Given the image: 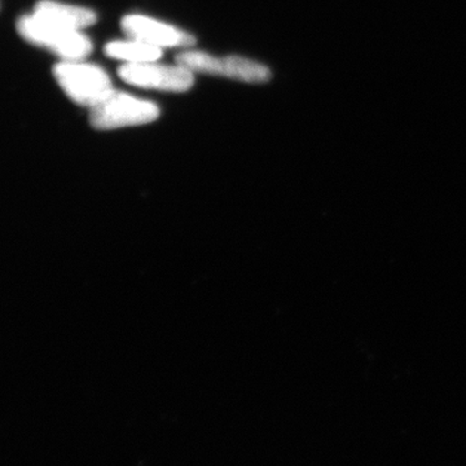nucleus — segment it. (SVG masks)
I'll return each mask as SVG.
<instances>
[{"mask_svg": "<svg viewBox=\"0 0 466 466\" xmlns=\"http://www.w3.org/2000/svg\"><path fill=\"white\" fill-rule=\"evenodd\" d=\"M17 32L25 41L47 48L64 60L79 61L92 51V43L85 34L55 25L34 14L17 21Z\"/></svg>", "mask_w": 466, "mask_h": 466, "instance_id": "obj_1", "label": "nucleus"}, {"mask_svg": "<svg viewBox=\"0 0 466 466\" xmlns=\"http://www.w3.org/2000/svg\"><path fill=\"white\" fill-rule=\"evenodd\" d=\"M159 116L157 106L113 90L92 106L90 122L97 130H116L126 126L149 124Z\"/></svg>", "mask_w": 466, "mask_h": 466, "instance_id": "obj_2", "label": "nucleus"}, {"mask_svg": "<svg viewBox=\"0 0 466 466\" xmlns=\"http://www.w3.org/2000/svg\"><path fill=\"white\" fill-rule=\"evenodd\" d=\"M57 84L67 96L79 106H92L113 91L109 76L101 67L91 64L66 61L54 67Z\"/></svg>", "mask_w": 466, "mask_h": 466, "instance_id": "obj_3", "label": "nucleus"}, {"mask_svg": "<svg viewBox=\"0 0 466 466\" xmlns=\"http://www.w3.org/2000/svg\"><path fill=\"white\" fill-rule=\"evenodd\" d=\"M175 60L191 72L222 76L238 81L259 84L271 78L268 67L238 56L216 57L201 51H187L177 55Z\"/></svg>", "mask_w": 466, "mask_h": 466, "instance_id": "obj_4", "label": "nucleus"}, {"mask_svg": "<svg viewBox=\"0 0 466 466\" xmlns=\"http://www.w3.org/2000/svg\"><path fill=\"white\" fill-rule=\"evenodd\" d=\"M118 75L127 84L152 90L184 92L193 86V72L177 64L165 66L150 63H127L119 67Z\"/></svg>", "mask_w": 466, "mask_h": 466, "instance_id": "obj_5", "label": "nucleus"}, {"mask_svg": "<svg viewBox=\"0 0 466 466\" xmlns=\"http://www.w3.org/2000/svg\"><path fill=\"white\" fill-rule=\"evenodd\" d=\"M121 26L131 39L149 43L159 48L188 47L195 45L191 34L139 15L124 17Z\"/></svg>", "mask_w": 466, "mask_h": 466, "instance_id": "obj_6", "label": "nucleus"}, {"mask_svg": "<svg viewBox=\"0 0 466 466\" xmlns=\"http://www.w3.org/2000/svg\"><path fill=\"white\" fill-rule=\"evenodd\" d=\"M34 15L55 25L78 32L96 23V15L91 9L63 5L54 0H41L36 3Z\"/></svg>", "mask_w": 466, "mask_h": 466, "instance_id": "obj_7", "label": "nucleus"}, {"mask_svg": "<svg viewBox=\"0 0 466 466\" xmlns=\"http://www.w3.org/2000/svg\"><path fill=\"white\" fill-rule=\"evenodd\" d=\"M106 54L126 63H150L162 56L161 48L137 39L130 42H110L106 46Z\"/></svg>", "mask_w": 466, "mask_h": 466, "instance_id": "obj_8", "label": "nucleus"}]
</instances>
